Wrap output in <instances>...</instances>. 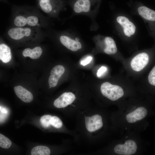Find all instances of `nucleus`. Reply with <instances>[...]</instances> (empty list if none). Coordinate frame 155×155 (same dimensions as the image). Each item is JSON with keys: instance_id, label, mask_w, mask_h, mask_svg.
<instances>
[{"instance_id": "f257e3e1", "label": "nucleus", "mask_w": 155, "mask_h": 155, "mask_svg": "<svg viewBox=\"0 0 155 155\" xmlns=\"http://www.w3.org/2000/svg\"><path fill=\"white\" fill-rule=\"evenodd\" d=\"M13 26L18 27H45L47 22L36 7L29 6H14L12 8Z\"/></svg>"}, {"instance_id": "f03ea898", "label": "nucleus", "mask_w": 155, "mask_h": 155, "mask_svg": "<svg viewBox=\"0 0 155 155\" xmlns=\"http://www.w3.org/2000/svg\"><path fill=\"white\" fill-rule=\"evenodd\" d=\"M41 28L13 26L7 31L6 36L16 41L34 40L44 36Z\"/></svg>"}, {"instance_id": "7ed1b4c3", "label": "nucleus", "mask_w": 155, "mask_h": 155, "mask_svg": "<svg viewBox=\"0 0 155 155\" xmlns=\"http://www.w3.org/2000/svg\"><path fill=\"white\" fill-rule=\"evenodd\" d=\"M100 91L102 95L111 100L116 101L124 95L123 88L120 86L105 82L101 85Z\"/></svg>"}, {"instance_id": "20e7f679", "label": "nucleus", "mask_w": 155, "mask_h": 155, "mask_svg": "<svg viewBox=\"0 0 155 155\" xmlns=\"http://www.w3.org/2000/svg\"><path fill=\"white\" fill-rule=\"evenodd\" d=\"M38 8L44 13L53 16L57 14L63 5L62 0H37Z\"/></svg>"}, {"instance_id": "39448f33", "label": "nucleus", "mask_w": 155, "mask_h": 155, "mask_svg": "<svg viewBox=\"0 0 155 155\" xmlns=\"http://www.w3.org/2000/svg\"><path fill=\"white\" fill-rule=\"evenodd\" d=\"M137 146L136 142L132 140L126 141L124 144L116 145L114 148L115 152L119 155H131L135 154Z\"/></svg>"}, {"instance_id": "423d86ee", "label": "nucleus", "mask_w": 155, "mask_h": 155, "mask_svg": "<svg viewBox=\"0 0 155 155\" xmlns=\"http://www.w3.org/2000/svg\"><path fill=\"white\" fill-rule=\"evenodd\" d=\"M150 57L145 52L141 53L135 55L131 60L130 65L132 69L139 72L144 69L149 63Z\"/></svg>"}, {"instance_id": "0eeeda50", "label": "nucleus", "mask_w": 155, "mask_h": 155, "mask_svg": "<svg viewBox=\"0 0 155 155\" xmlns=\"http://www.w3.org/2000/svg\"><path fill=\"white\" fill-rule=\"evenodd\" d=\"M148 113L147 108L144 106L139 107L127 114L126 119L128 123H133L144 119Z\"/></svg>"}, {"instance_id": "6e6552de", "label": "nucleus", "mask_w": 155, "mask_h": 155, "mask_svg": "<svg viewBox=\"0 0 155 155\" xmlns=\"http://www.w3.org/2000/svg\"><path fill=\"white\" fill-rule=\"evenodd\" d=\"M117 20L123 27L125 35L129 37L134 34L135 30V26L127 18L120 16L117 18Z\"/></svg>"}, {"instance_id": "1a4fd4ad", "label": "nucleus", "mask_w": 155, "mask_h": 155, "mask_svg": "<svg viewBox=\"0 0 155 155\" xmlns=\"http://www.w3.org/2000/svg\"><path fill=\"white\" fill-rule=\"evenodd\" d=\"M75 99V96L73 93L65 92L54 101V105L57 108H64L71 104Z\"/></svg>"}, {"instance_id": "9d476101", "label": "nucleus", "mask_w": 155, "mask_h": 155, "mask_svg": "<svg viewBox=\"0 0 155 155\" xmlns=\"http://www.w3.org/2000/svg\"><path fill=\"white\" fill-rule=\"evenodd\" d=\"M65 69L62 65H59L55 66L51 70L50 75L49 78V86L54 87L57 85L59 80L64 73Z\"/></svg>"}, {"instance_id": "9b49d317", "label": "nucleus", "mask_w": 155, "mask_h": 155, "mask_svg": "<svg viewBox=\"0 0 155 155\" xmlns=\"http://www.w3.org/2000/svg\"><path fill=\"white\" fill-rule=\"evenodd\" d=\"M59 40L64 46L73 51H76L81 49L82 47L79 42L72 39L67 36H61Z\"/></svg>"}, {"instance_id": "f8f14e48", "label": "nucleus", "mask_w": 155, "mask_h": 155, "mask_svg": "<svg viewBox=\"0 0 155 155\" xmlns=\"http://www.w3.org/2000/svg\"><path fill=\"white\" fill-rule=\"evenodd\" d=\"M14 90L17 96L23 102L29 103L32 100V94L22 86H18L14 87Z\"/></svg>"}, {"instance_id": "ddd939ff", "label": "nucleus", "mask_w": 155, "mask_h": 155, "mask_svg": "<svg viewBox=\"0 0 155 155\" xmlns=\"http://www.w3.org/2000/svg\"><path fill=\"white\" fill-rule=\"evenodd\" d=\"M91 3L90 0H77L74 5L73 10L77 13L87 12L90 9Z\"/></svg>"}, {"instance_id": "4468645a", "label": "nucleus", "mask_w": 155, "mask_h": 155, "mask_svg": "<svg viewBox=\"0 0 155 155\" xmlns=\"http://www.w3.org/2000/svg\"><path fill=\"white\" fill-rule=\"evenodd\" d=\"M42 53V50L39 46H36L31 49L27 48L24 49L22 55L25 57H29L33 59L39 58Z\"/></svg>"}, {"instance_id": "2eb2a0df", "label": "nucleus", "mask_w": 155, "mask_h": 155, "mask_svg": "<svg viewBox=\"0 0 155 155\" xmlns=\"http://www.w3.org/2000/svg\"><path fill=\"white\" fill-rule=\"evenodd\" d=\"M139 14L144 19L155 21V11L145 6L139 7L137 9Z\"/></svg>"}, {"instance_id": "dca6fc26", "label": "nucleus", "mask_w": 155, "mask_h": 155, "mask_svg": "<svg viewBox=\"0 0 155 155\" xmlns=\"http://www.w3.org/2000/svg\"><path fill=\"white\" fill-rule=\"evenodd\" d=\"M105 47L104 51L105 53L108 55H113L116 53L117 51V48L114 39L110 37H106L104 40Z\"/></svg>"}, {"instance_id": "f3484780", "label": "nucleus", "mask_w": 155, "mask_h": 155, "mask_svg": "<svg viewBox=\"0 0 155 155\" xmlns=\"http://www.w3.org/2000/svg\"><path fill=\"white\" fill-rule=\"evenodd\" d=\"M11 54L10 48L5 44H0V59L4 63L9 62L11 60Z\"/></svg>"}, {"instance_id": "a211bd4d", "label": "nucleus", "mask_w": 155, "mask_h": 155, "mask_svg": "<svg viewBox=\"0 0 155 155\" xmlns=\"http://www.w3.org/2000/svg\"><path fill=\"white\" fill-rule=\"evenodd\" d=\"M32 155H49L50 150L47 147L38 146L34 147L31 150Z\"/></svg>"}, {"instance_id": "6ab92c4d", "label": "nucleus", "mask_w": 155, "mask_h": 155, "mask_svg": "<svg viewBox=\"0 0 155 155\" xmlns=\"http://www.w3.org/2000/svg\"><path fill=\"white\" fill-rule=\"evenodd\" d=\"M147 80L151 87L155 88V65L150 71L148 76Z\"/></svg>"}, {"instance_id": "aec40b11", "label": "nucleus", "mask_w": 155, "mask_h": 155, "mask_svg": "<svg viewBox=\"0 0 155 155\" xmlns=\"http://www.w3.org/2000/svg\"><path fill=\"white\" fill-rule=\"evenodd\" d=\"M11 145V142L8 138L0 134V146L4 148H8Z\"/></svg>"}, {"instance_id": "412c9836", "label": "nucleus", "mask_w": 155, "mask_h": 155, "mask_svg": "<svg viewBox=\"0 0 155 155\" xmlns=\"http://www.w3.org/2000/svg\"><path fill=\"white\" fill-rule=\"evenodd\" d=\"M52 117L50 115H45L41 117L40 119V122L44 127L47 128L50 125V120Z\"/></svg>"}, {"instance_id": "4be33fe9", "label": "nucleus", "mask_w": 155, "mask_h": 155, "mask_svg": "<svg viewBox=\"0 0 155 155\" xmlns=\"http://www.w3.org/2000/svg\"><path fill=\"white\" fill-rule=\"evenodd\" d=\"M50 123L53 127L56 128H61L63 125V123L60 119L56 116L52 117L50 120Z\"/></svg>"}, {"instance_id": "5701e85b", "label": "nucleus", "mask_w": 155, "mask_h": 155, "mask_svg": "<svg viewBox=\"0 0 155 155\" xmlns=\"http://www.w3.org/2000/svg\"><path fill=\"white\" fill-rule=\"evenodd\" d=\"M92 59V57L88 56L81 61L80 62V64L83 66H85L89 64Z\"/></svg>"}, {"instance_id": "b1692460", "label": "nucleus", "mask_w": 155, "mask_h": 155, "mask_svg": "<svg viewBox=\"0 0 155 155\" xmlns=\"http://www.w3.org/2000/svg\"><path fill=\"white\" fill-rule=\"evenodd\" d=\"M107 70V68L104 66L101 67L98 70L97 75L98 77L101 76Z\"/></svg>"}, {"instance_id": "393cba45", "label": "nucleus", "mask_w": 155, "mask_h": 155, "mask_svg": "<svg viewBox=\"0 0 155 155\" xmlns=\"http://www.w3.org/2000/svg\"><path fill=\"white\" fill-rule=\"evenodd\" d=\"M75 40L76 41H79L80 40V39L79 38H75Z\"/></svg>"}]
</instances>
